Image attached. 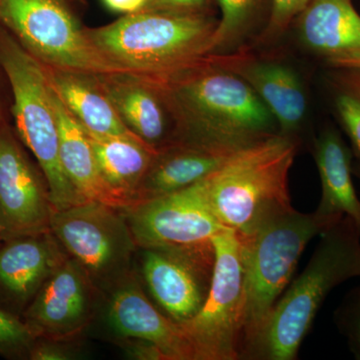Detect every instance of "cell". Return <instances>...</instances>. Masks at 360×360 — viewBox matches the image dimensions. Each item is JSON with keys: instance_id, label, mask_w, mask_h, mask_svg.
Here are the masks:
<instances>
[{"instance_id": "cell-1", "label": "cell", "mask_w": 360, "mask_h": 360, "mask_svg": "<svg viewBox=\"0 0 360 360\" xmlns=\"http://www.w3.org/2000/svg\"><path fill=\"white\" fill-rule=\"evenodd\" d=\"M139 75L165 101L174 124L172 141L240 149L278 134L262 99L213 54L167 72Z\"/></svg>"}, {"instance_id": "cell-2", "label": "cell", "mask_w": 360, "mask_h": 360, "mask_svg": "<svg viewBox=\"0 0 360 360\" xmlns=\"http://www.w3.org/2000/svg\"><path fill=\"white\" fill-rule=\"evenodd\" d=\"M319 236L307 267L277 300L241 359H295L329 293L360 277V231L349 217L336 220Z\"/></svg>"}, {"instance_id": "cell-3", "label": "cell", "mask_w": 360, "mask_h": 360, "mask_svg": "<svg viewBox=\"0 0 360 360\" xmlns=\"http://www.w3.org/2000/svg\"><path fill=\"white\" fill-rule=\"evenodd\" d=\"M297 149L278 132L239 149L207 177L208 200L225 229L245 238L292 207L288 175Z\"/></svg>"}, {"instance_id": "cell-4", "label": "cell", "mask_w": 360, "mask_h": 360, "mask_svg": "<svg viewBox=\"0 0 360 360\" xmlns=\"http://www.w3.org/2000/svg\"><path fill=\"white\" fill-rule=\"evenodd\" d=\"M217 25L208 13L144 11L85 32L92 46L118 72L148 75L210 54Z\"/></svg>"}, {"instance_id": "cell-5", "label": "cell", "mask_w": 360, "mask_h": 360, "mask_svg": "<svg viewBox=\"0 0 360 360\" xmlns=\"http://www.w3.org/2000/svg\"><path fill=\"white\" fill-rule=\"evenodd\" d=\"M338 219L291 207L248 238H239L243 264L239 359L264 328L310 240Z\"/></svg>"}, {"instance_id": "cell-6", "label": "cell", "mask_w": 360, "mask_h": 360, "mask_svg": "<svg viewBox=\"0 0 360 360\" xmlns=\"http://www.w3.org/2000/svg\"><path fill=\"white\" fill-rule=\"evenodd\" d=\"M0 66L11 87L14 129L44 172L54 210L84 202L61 165L58 116L45 66L1 25Z\"/></svg>"}, {"instance_id": "cell-7", "label": "cell", "mask_w": 360, "mask_h": 360, "mask_svg": "<svg viewBox=\"0 0 360 360\" xmlns=\"http://www.w3.org/2000/svg\"><path fill=\"white\" fill-rule=\"evenodd\" d=\"M84 0H0V25L51 68L117 73L96 51L82 22Z\"/></svg>"}, {"instance_id": "cell-8", "label": "cell", "mask_w": 360, "mask_h": 360, "mask_svg": "<svg viewBox=\"0 0 360 360\" xmlns=\"http://www.w3.org/2000/svg\"><path fill=\"white\" fill-rule=\"evenodd\" d=\"M49 229L103 298L136 271L139 248L120 208L84 201L54 210Z\"/></svg>"}, {"instance_id": "cell-9", "label": "cell", "mask_w": 360, "mask_h": 360, "mask_svg": "<svg viewBox=\"0 0 360 360\" xmlns=\"http://www.w3.org/2000/svg\"><path fill=\"white\" fill-rule=\"evenodd\" d=\"M215 251L212 284L205 303L191 321L179 323L195 350L196 360L239 359L243 264L241 240L224 229L212 238Z\"/></svg>"}, {"instance_id": "cell-10", "label": "cell", "mask_w": 360, "mask_h": 360, "mask_svg": "<svg viewBox=\"0 0 360 360\" xmlns=\"http://www.w3.org/2000/svg\"><path fill=\"white\" fill-rule=\"evenodd\" d=\"M139 248L210 243L225 227L207 195V177L193 186L120 208Z\"/></svg>"}, {"instance_id": "cell-11", "label": "cell", "mask_w": 360, "mask_h": 360, "mask_svg": "<svg viewBox=\"0 0 360 360\" xmlns=\"http://www.w3.org/2000/svg\"><path fill=\"white\" fill-rule=\"evenodd\" d=\"M139 252L142 281L156 304L177 323L193 319L212 284V240L191 246L139 248Z\"/></svg>"}, {"instance_id": "cell-12", "label": "cell", "mask_w": 360, "mask_h": 360, "mask_svg": "<svg viewBox=\"0 0 360 360\" xmlns=\"http://www.w3.org/2000/svg\"><path fill=\"white\" fill-rule=\"evenodd\" d=\"M49 184L11 120L0 123V231L4 238L51 231Z\"/></svg>"}, {"instance_id": "cell-13", "label": "cell", "mask_w": 360, "mask_h": 360, "mask_svg": "<svg viewBox=\"0 0 360 360\" xmlns=\"http://www.w3.org/2000/svg\"><path fill=\"white\" fill-rule=\"evenodd\" d=\"M101 300L103 296L86 272L68 257L45 281L21 319L35 338L73 341L94 321Z\"/></svg>"}, {"instance_id": "cell-14", "label": "cell", "mask_w": 360, "mask_h": 360, "mask_svg": "<svg viewBox=\"0 0 360 360\" xmlns=\"http://www.w3.org/2000/svg\"><path fill=\"white\" fill-rule=\"evenodd\" d=\"M51 231L0 241V307L22 316L54 270L68 257Z\"/></svg>"}, {"instance_id": "cell-15", "label": "cell", "mask_w": 360, "mask_h": 360, "mask_svg": "<svg viewBox=\"0 0 360 360\" xmlns=\"http://www.w3.org/2000/svg\"><path fill=\"white\" fill-rule=\"evenodd\" d=\"M139 272L127 277L104 300L106 321L118 340L151 341L167 360H196L195 350L179 323L162 314L143 291Z\"/></svg>"}, {"instance_id": "cell-16", "label": "cell", "mask_w": 360, "mask_h": 360, "mask_svg": "<svg viewBox=\"0 0 360 360\" xmlns=\"http://www.w3.org/2000/svg\"><path fill=\"white\" fill-rule=\"evenodd\" d=\"M213 56L220 68L250 85L274 115L279 134L291 136L296 131L304 118L307 103L295 71L278 63L255 60L245 53Z\"/></svg>"}, {"instance_id": "cell-17", "label": "cell", "mask_w": 360, "mask_h": 360, "mask_svg": "<svg viewBox=\"0 0 360 360\" xmlns=\"http://www.w3.org/2000/svg\"><path fill=\"white\" fill-rule=\"evenodd\" d=\"M97 77L120 120L135 136L156 150L172 141L174 122L153 85L134 73H104Z\"/></svg>"}, {"instance_id": "cell-18", "label": "cell", "mask_w": 360, "mask_h": 360, "mask_svg": "<svg viewBox=\"0 0 360 360\" xmlns=\"http://www.w3.org/2000/svg\"><path fill=\"white\" fill-rule=\"evenodd\" d=\"M238 150L186 141L169 142L155 153L132 203L193 186L219 169Z\"/></svg>"}, {"instance_id": "cell-19", "label": "cell", "mask_w": 360, "mask_h": 360, "mask_svg": "<svg viewBox=\"0 0 360 360\" xmlns=\"http://www.w3.org/2000/svg\"><path fill=\"white\" fill-rule=\"evenodd\" d=\"M44 66L52 89L85 131L139 139L120 120L99 84L98 75Z\"/></svg>"}, {"instance_id": "cell-20", "label": "cell", "mask_w": 360, "mask_h": 360, "mask_svg": "<svg viewBox=\"0 0 360 360\" xmlns=\"http://www.w3.org/2000/svg\"><path fill=\"white\" fill-rule=\"evenodd\" d=\"M297 18L303 44L326 61L360 56V15L352 0H310Z\"/></svg>"}, {"instance_id": "cell-21", "label": "cell", "mask_w": 360, "mask_h": 360, "mask_svg": "<svg viewBox=\"0 0 360 360\" xmlns=\"http://www.w3.org/2000/svg\"><path fill=\"white\" fill-rule=\"evenodd\" d=\"M314 156L321 182L316 212L330 219L349 217L360 231V200L352 174L354 151L340 132L326 129L314 141Z\"/></svg>"}, {"instance_id": "cell-22", "label": "cell", "mask_w": 360, "mask_h": 360, "mask_svg": "<svg viewBox=\"0 0 360 360\" xmlns=\"http://www.w3.org/2000/svg\"><path fill=\"white\" fill-rule=\"evenodd\" d=\"M51 97L58 116L61 165L70 184L84 201H99L122 208V201L101 176L86 131L61 103L52 87Z\"/></svg>"}, {"instance_id": "cell-23", "label": "cell", "mask_w": 360, "mask_h": 360, "mask_svg": "<svg viewBox=\"0 0 360 360\" xmlns=\"http://www.w3.org/2000/svg\"><path fill=\"white\" fill-rule=\"evenodd\" d=\"M86 134L104 181L123 207L131 205L158 150L131 137Z\"/></svg>"}, {"instance_id": "cell-24", "label": "cell", "mask_w": 360, "mask_h": 360, "mask_svg": "<svg viewBox=\"0 0 360 360\" xmlns=\"http://www.w3.org/2000/svg\"><path fill=\"white\" fill-rule=\"evenodd\" d=\"M329 75L333 104L341 127L360 160V70L331 68Z\"/></svg>"}, {"instance_id": "cell-25", "label": "cell", "mask_w": 360, "mask_h": 360, "mask_svg": "<svg viewBox=\"0 0 360 360\" xmlns=\"http://www.w3.org/2000/svg\"><path fill=\"white\" fill-rule=\"evenodd\" d=\"M219 7L220 18L213 32L210 54L219 53L238 40L248 30L262 0H215Z\"/></svg>"}, {"instance_id": "cell-26", "label": "cell", "mask_w": 360, "mask_h": 360, "mask_svg": "<svg viewBox=\"0 0 360 360\" xmlns=\"http://www.w3.org/2000/svg\"><path fill=\"white\" fill-rule=\"evenodd\" d=\"M35 336L20 316L0 307V356L28 359Z\"/></svg>"}, {"instance_id": "cell-27", "label": "cell", "mask_w": 360, "mask_h": 360, "mask_svg": "<svg viewBox=\"0 0 360 360\" xmlns=\"http://www.w3.org/2000/svg\"><path fill=\"white\" fill-rule=\"evenodd\" d=\"M336 326L347 338L348 347L360 359V285L343 298L335 312Z\"/></svg>"}, {"instance_id": "cell-28", "label": "cell", "mask_w": 360, "mask_h": 360, "mask_svg": "<svg viewBox=\"0 0 360 360\" xmlns=\"http://www.w3.org/2000/svg\"><path fill=\"white\" fill-rule=\"evenodd\" d=\"M270 15L266 37L281 34L297 18L310 0H269Z\"/></svg>"}, {"instance_id": "cell-29", "label": "cell", "mask_w": 360, "mask_h": 360, "mask_svg": "<svg viewBox=\"0 0 360 360\" xmlns=\"http://www.w3.org/2000/svg\"><path fill=\"white\" fill-rule=\"evenodd\" d=\"M72 341L35 338L30 352V360H68L77 356Z\"/></svg>"}, {"instance_id": "cell-30", "label": "cell", "mask_w": 360, "mask_h": 360, "mask_svg": "<svg viewBox=\"0 0 360 360\" xmlns=\"http://www.w3.org/2000/svg\"><path fill=\"white\" fill-rule=\"evenodd\" d=\"M120 347L127 359L135 360H167L158 345L139 338H120Z\"/></svg>"}, {"instance_id": "cell-31", "label": "cell", "mask_w": 360, "mask_h": 360, "mask_svg": "<svg viewBox=\"0 0 360 360\" xmlns=\"http://www.w3.org/2000/svg\"><path fill=\"white\" fill-rule=\"evenodd\" d=\"M210 0H150L146 11H170V13H208Z\"/></svg>"}, {"instance_id": "cell-32", "label": "cell", "mask_w": 360, "mask_h": 360, "mask_svg": "<svg viewBox=\"0 0 360 360\" xmlns=\"http://www.w3.org/2000/svg\"><path fill=\"white\" fill-rule=\"evenodd\" d=\"M103 2L113 13L127 15L146 11L150 0H103Z\"/></svg>"}, {"instance_id": "cell-33", "label": "cell", "mask_w": 360, "mask_h": 360, "mask_svg": "<svg viewBox=\"0 0 360 360\" xmlns=\"http://www.w3.org/2000/svg\"><path fill=\"white\" fill-rule=\"evenodd\" d=\"M11 103L13 97L8 80L0 66V123L11 120Z\"/></svg>"}, {"instance_id": "cell-34", "label": "cell", "mask_w": 360, "mask_h": 360, "mask_svg": "<svg viewBox=\"0 0 360 360\" xmlns=\"http://www.w3.org/2000/svg\"><path fill=\"white\" fill-rule=\"evenodd\" d=\"M326 63L330 68H356V70H360V56L333 59V60L326 61Z\"/></svg>"}, {"instance_id": "cell-35", "label": "cell", "mask_w": 360, "mask_h": 360, "mask_svg": "<svg viewBox=\"0 0 360 360\" xmlns=\"http://www.w3.org/2000/svg\"><path fill=\"white\" fill-rule=\"evenodd\" d=\"M354 174L356 175L357 177H359V179L360 180V160L357 161L356 163H355V165L354 167Z\"/></svg>"}, {"instance_id": "cell-36", "label": "cell", "mask_w": 360, "mask_h": 360, "mask_svg": "<svg viewBox=\"0 0 360 360\" xmlns=\"http://www.w3.org/2000/svg\"><path fill=\"white\" fill-rule=\"evenodd\" d=\"M2 239H4V236H2L1 231H0V241H1Z\"/></svg>"}]
</instances>
